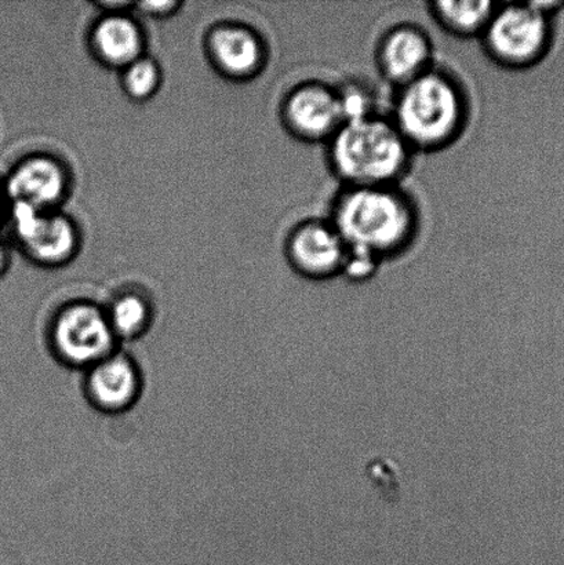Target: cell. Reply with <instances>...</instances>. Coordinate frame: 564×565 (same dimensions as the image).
<instances>
[{
    "label": "cell",
    "instance_id": "1",
    "mask_svg": "<svg viewBox=\"0 0 564 565\" xmlns=\"http://www.w3.org/2000/svg\"><path fill=\"white\" fill-rule=\"evenodd\" d=\"M348 250L383 262L405 252L418 231V213L397 186H348L329 220Z\"/></svg>",
    "mask_w": 564,
    "mask_h": 565
},
{
    "label": "cell",
    "instance_id": "2",
    "mask_svg": "<svg viewBox=\"0 0 564 565\" xmlns=\"http://www.w3.org/2000/svg\"><path fill=\"white\" fill-rule=\"evenodd\" d=\"M467 118L466 90L455 76L433 66L400 87L391 120L413 151H438L457 140Z\"/></svg>",
    "mask_w": 564,
    "mask_h": 565
},
{
    "label": "cell",
    "instance_id": "3",
    "mask_svg": "<svg viewBox=\"0 0 564 565\" xmlns=\"http://www.w3.org/2000/svg\"><path fill=\"white\" fill-rule=\"evenodd\" d=\"M328 142L331 169L348 186H394L411 169L412 147L380 115L345 121Z\"/></svg>",
    "mask_w": 564,
    "mask_h": 565
},
{
    "label": "cell",
    "instance_id": "4",
    "mask_svg": "<svg viewBox=\"0 0 564 565\" xmlns=\"http://www.w3.org/2000/svg\"><path fill=\"white\" fill-rule=\"evenodd\" d=\"M563 10V2L497 6L482 35L490 57L517 70L540 64L554 49Z\"/></svg>",
    "mask_w": 564,
    "mask_h": 565
},
{
    "label": "cell",
    "instance_id": "5",
    "mask_svg": "<svg viewBox=\"0 0 564 565\" xmlns=\"http://www.w3.org/2000/svg\"><path fill=\"white\" fill-rule=\"evenodd\" d=\"M49 345L61 364L81 370L119 351L105 309L91 302H75L60 310L50 326Z\"/></svg>",
    "mask_w": 564,
    "mask_h": 565
},
{
    "label": "cell",
    "instance_id": "6",
    "mask_svg": "<svg viewBox=\"0 0 564 565\" xmlns=\"http://www.w3.org/2000/svg\"><path fill=\"white\" fill-rule=\"evenodd\" d=\"M83 390L88 403L98 412H129L140 401L143 390L140 365L130 354L116 351L86 370Z\"/></svg>",
    "mask_w": 564,
    "mask_h": 565
},
{
    "label": "cell",
    "instance_id": "7",
    "mask_svg": "<svg viewBox=\"0 0 564 565\" xmlns=\"http://www.w3.org/2000/svg\"><path fill=\"white\" fill-rule=\"evenodd\" d=\"M348 247L330 221L309 220L291 232L287 256L292 268L309 279L323 280L342 274Z\"/></svg>",
    "mask_w": 564,
    "mask_h": 565
},
{
    "label": "cell",
    "instance_id": "8",
    "mask_svg": "<svg viewBox=\"0 0 564 565\" xmlns=\"http://www.w3.org/2000/svg\"><path fill=\"white\" fill-rule=\"evenodd\" d=\"M284 119L292 135L302 140L329 141L344 124L339 92L320 82L302 83L287 96Z\"/></svg>",
    "mask_w": 564,
    "mask_h": 565
},
{
    "label": "cell",
    "instance_id": "9",
    "mask_svg": "<svg viewBox=\"0 0 564 565\" xmlns=\"http://www.w3.org/2000/svg\"><path fill=\"white\" fill-rule=\"evenodd\" d=\"M13 223L22 246L39 262L63 263L75 250L74 225L63 215L13 203Z\"/></svg>",
    "mask_w": 564,
    "mask_h": 565
},
{
    "label": "cell",
    "instance_id": "10",
    "mask_svg": "<svg viewBox=\"0 0 564 565\" xmlns=\"http://www.w3.org/2000/svg\"><path fill=\"white\" fill-rule=\"evenodd\" d=\"M433 42L416 25H397L385 33L377 49V64L386 81L397 87L433 68Z\"/></svg>",
    "mask_w": 564,
    "mask_h": 565
},
{
    "label": "cell",
    "instance_id": "11",
    "mask_svg": "<svg viewBox=\"0 0 564 565\" xmlns=\"http://www.w3.org/2000/svg\"><path fill=\"white\" fill-rule=\"evenodd\" d=\"M66 191V175L63 166L55 160L36 157L25 160L11 174L8 192L13 203L49 212L63 199Z\"/></svg>",
    "mask_w": 564,
    "mask_h": 565
},
{
    "label": "cell",
    "instance_id": "12",
    "mask_svg": "<svg viewBox=\"0 0 564 565\" xmlns=\"http://www.w3.org/2000/svg\"><path fill=\"white\" fill-rule=\"evenodd\" d=\"M212 52L221 68L234 76L254 74L264 58L263 43L258 36L241 26H225L215 31Z\"/></svg>",
    "mask_w": 564,
    "mask_h": 565
},
{
    "label": "cell",
    "instance_id": "13",
    "mask_svg": "<svg viewBox=\"0 0 564 565\" xmlns=\"http://www.w3.org/2000/svg\"><path fill=\"white\" fill-rule=\"evenodd\" d=\"M99 55L113 65L129 66L140 58L142 39L137 25L125 15L113 14L99 22L94 32Z\"/></svg>",
    "mask_w": 564,
    "mask_h": 565
},
{
    "label": "cell",
    "instance_id": "14",
    "mask_svg": "<svg viewBox=\"0 0 564 565\" xmlns=\"http://www.w3.org/2000/svg\"><path fill=\"white\" fill-rule=\"evenodd\" d=\"M496 9V3L486 2V0L435 2L430 4V13H433L434 19L453 35L464 38L482 36Z\"/></svg>",
    "mask_w": 564,
    "mask_h": 565
},
{
    "label": "cell",
    "instance_id": "15",
    "mask_svg": "<svg viewBox=\"0 0 564 565\" xmlns=\"http://www.w3.org/2000/svg\"><path fill=\"white\" fill-rule=\"evenodd\" d=\"M105 313L119 342L138 340L146 334L153 320L151 302L137 292L121 294L105 309Z\"/></svg>",
    "mask_w": 564,
    "mask_h": 565
},
{
    "label": "cell",
    "instance_id": "16",
    "mask_svg": "<svg viewBox=\"0 0 564 565\" xmlns=\"http://www.w3.org/2000/svg\"><path fill=\"white\" fill-rule=\"evenodd\" d=\"M160 74L157 64L151 60L138 58L127 66L125 85L135 98L152 96L159 86Z\"/></svg>",
    "mask_w": 564,
    "mask_h": 565
},
{
    "label": "cell",
    "instance_id": "17",
    "mask_svg": "<svg viewBox=\"0 0 564 565\" xmlns=\"http://www.w3.org/2000/svg\"><path fill=\"white\" fill-rule=\"evenodd\" d=\"M337 92L344 124L377 115L374 110V98L366 87L352 83Z\"/></svg>",
    "mask_w": 564,
    "mask_h": 565
},
{
    "label": "cell",
    "instance_id": "18",
    "mask_svg": "<svg viewBox=\"0 0 564 565\" xmlns=\"http://www.w3.org/2000/svg\"><path fill=\"white\" fill-rule=\"evenodd\" d=\"M379 264L377 259L366 254L348 250L342 274L352 280H364L374 275Z\"/></svg>",
    "mask_w": 564,
    "mask_h": 565
},
{
    "label": "cell",
    "instance_id": "19",
    "mask_svg": "<svg viewBox=\"0 0 564 565\" xmlns=\"http://www.w3.org/2000/svg\"><path fill=\"white\" fill-rule=\"evenodd\" d=\"M175 3L174 2H168V3H146V4H142V9L143 11H146V13H151V14H155V15H159V14H166V13H169V11L173 8H175Z\"/></svg>",
    "mask_w": 564,
    "mask_h": 565
},
{
    "label": "cell",
    "instance_id": "20",
    "mask_svg": "<svg viewBox=\"0 0 564 565\" xmlns=\"http://www.w3.org/2000/svg\"><path fill=\"white\" fill-rule=\"evenodd\" d=\"M6 263H8V253H6L3 243L0 242V275L3 274V270L6 268Z\"/></svg>",
    "mask_w": 564,
    "mask_h": 565
},
{
    "label": "cell",
    "instance_id": "21",
    "mask_svg": "<svg viewBox=\"0 0 564 565\" xmlns=\"http://www.w3.org/2000/svg\"><path fill=\"white\" fill-rule=\"evenodd\" d=\"M0 207H2V195H0Z\"/></svg>",
    "mask_w": 564,
    "mask_h": 565
}]
</instances>
